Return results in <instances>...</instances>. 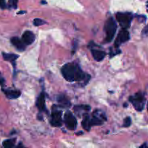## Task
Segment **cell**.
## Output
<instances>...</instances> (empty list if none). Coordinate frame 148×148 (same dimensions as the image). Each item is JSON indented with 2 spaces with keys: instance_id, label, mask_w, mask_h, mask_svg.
<instances>
[{
  "instance_id": "277c9868",
  "label": "cell",
  "mask_w": 148,
  "mask_h": 148,
  "mask_svg": "<svg viewBox=\"0 0 148 148\" xmlns=\"http://www.w3.org/2000/svg\"><path fill=\"white\" fill-rule=\"evenodd\" d=\"M116 20L123 28H129L131 23L133 16L129 12H118L115 15Z\"/></svg>"
},
{
  "instance_id": "9c48e42d",
  "label": "cell",
  "mask_w": 148,
  "mask_h": 148,
  "mask_svg": "<svg viewBox=\"0 0 148 148\" xmlns=\"http://www.w3.org/2000/svg\"><path fill=\"white\" fill-rule=\"evenodd\" d=\"M35 35L31 31H26L22 36V40L26 45H30L35 40Z\"/></svg>"
},
{
  "instance_id": "603a6c76",
  "label": "cell",
  "mask_w": 148,
  "mask_h": 148,
  "mask_svg": "<svg viewBox=\"0 0 148 148\" xmlns=\"http://www.w3.org/2000/svg\"><path fill=\"white\" fill-rule=\"evenodd\" d=\"M143 34L146 35V36H148V25L147 26V27H145V29H144V30H143Z\"/></svg>"
},
{
  "instance_id": "5b68a950",
  "label": "cell",
  "mask_w": 148,
  "mask_h": 148,
  "mask_svg": "<svg viewBox=\"0 0 148 148\" xmlns=\"http://www.w3.org/2000/svg\"><path fill=\"white\" fill-rule=\"evenodd\" d=\"M64 122L67 128L70 130H75L77 127V120L73 114L67 111L64 116Z\"/></svg>"
},
{
  "instance_id": "2e32d148",
  "label": "cell",
  "mask_w": 148,
  "mask_h": 148,
  "mask_svg": "<svg viewBox=\"0 0 148 148\" xmlns=\"http://www.w3.org/2000/svg\"><path fill=\"white\" fill-rule=\"evenodd\" d=\"M16 139H10V140H7L3 142V146L6 148H11L14 147L15 144Z\"/></svg>"
},
{
  "instance_id": "7c38bea8",
  "label": "cell",
  "mask_w": 148,
  "mask_h": 148,
  "mask_svg": "<svg viewBox=\"0 0 148 148\" xmlns=\"http://www.w3.org/2000/svg\"><path fill=\"white\" fill-rule=\"evenodd\" d=\"M3 91L7 98L11 100L16 99V98H19L20 95V91L16 90H3Z\"/></svg>"
},
{
  "instance_id": "6da1fadb",
  "label": "cell",
  "mask_w": 148,
  "mask_h": 148,
  "mask_svg": "<svg viewBox=\"0 0 148 148\" xmlns=\"http://www.w3.org/2000/svg\"><path fill=\"white\" fill-rule=\"evenodd\" d=\"M62 74L65 79L68 82H79L85 79H89V75L84 73L80 66L74 62H71L64 65L62 68Z\"/></svg>"
},
{
  "instance_id": "ac0fdd59",
  "label": "cell",
  "mask_w": 148,
  "mask_h": 148,
  "mask_svg": "<svg viewBox=\"0 0 148 148\" xmlns=\"http://www.w3.org/2000/svg\"><path fill=\"white\" fill-rule=\"evenodd\" d=\"M58 101H59V103H60L61 105L63 106L68 107L71 106V103L69 102V101H68L67 98H65V97L64 96L59 97V98H58Z\"/></svg>"
},
{
  "instance_id": "d6986e66",
  "label": "cell",
  "mask_w": 148,
  "mask_h": 148,
  "mask_svg": "<svg viewBox=\"0 0 148 148\" xmlns=\"http://www.w3.org/2000/svg\"><path fill=\"white\" fill-rule=\"evenodd\" d=\"M44 24H45V21H44L41 19L36 18L33 20V25H34L35 26H40Z\"/></svg>"
},
{
  "instance_id": "44dd1931",
  "label": "cell",
  "mask_w": 148,
  "mask_h": 148,
  "mask_svg": "<svg viewBox=\"0 0 148 148\" xmlns=\"http://www.w3.org/2000/svg\"><path fill=\"white\" fill-rule=\"evenodd\" d=\"M17 2H18V0H9V4H10V7L14 9L17 8Z\"/></svg>"
},
{
  "instance_id": "cb8c5ba5",
  "label": "cell",
  "mask_w": 148,
  "mask_h": 148,
  "mask_svg": "<svg viewBox=\"0 0 148 148\" xmlns=\"http://www.w3.org/2000/svg\"><path fill=\"white\" fill-rule=\"evenodd\" d=\"M148 147V145L147 144H145V145H142V146H141V147Z\"/></svg>"
},
{
  "instance_id": "5bb4252c",
  "label": "cell",
  "mask_w": 148,
  "mask_h": 148,
  "mask_svg": "<svg viewBox=\"0 0 148 148\" xmlns=\"http://www.w3.org/2000/svg\"><path fill=\"white\" fill-rule=\"evenodd\" d=\"M82 127L86 131H89L91 129V121H90V116L89 115H84V119L82 120Z\"/></svg>"
},
{
  "instance_id": "30bf717a",
  "label": "cell",
  "mask_w": 148,
  "mask_h": 148,
  "mask_svg": "<svg viewBox=\"0 0 148 148\" xmlns=\"http://www.w3.org/2000/svg\"><path fill=\"white\" fill-rule=\"evenodd\" d=\"M11 43L17 50L19 51H24L26 49V44L23 40H20L17 37H13L11 38Z\"/></svg>"
},
{
  "instance_id": "484cf974",
  "label": "cell",
  "mask_w": 148,
  "mask_h": 148,
  "mask_svg": "<svg viewBox=\"0 0 148 148\" xmlns=\"http://www.w3.org/2000/svg\"><path fill=\"white\" fill-rule=\"evenodd\" d=\"M147 111H148V103H147Z\"/></svg>"
},
{
  "instance_id": "d4e9b609",
  "label": "cell",
  "mask_w": 148,
  "mask_h": 148,
  "mask_svg": "<svg viewBox=\"0 0 148 148\" xmlns=\"http://www.w3.org/2000/svg\"><path fill=\"white\" fill-rule=\"evenodd\" d=\"M25 12H26L25 11H21V12H19L18 14H23V13H25Z\"/></svg>"
},
{
  "instance_id": "ffe728a7",
  "label": "cell",
  "mask_w": 148,
  "mask_h": 148,
  "mask_svg": "<svg viewBox=\"0 0 148 148\" xmlns=\"http://www.w3.org/2000/svg\"><path fill=\"white\" fill-rule=\"evenodd\" d=\"M131 124V119L130 117H126L123 121V127H129Z\"/></svg>"
},
{
  "instance_id": "ba28073f",
  "label": "cell",
  "mask_w": 148,
  "mask_h": 148,
  "mask_svg": "<svg viewBox=\"0 0 148 148\" xmlns=\"http://www.w3.org/2000/svg\"><path fill=\"white\" fill-rule=\"evenodd\" d=\"M50 123L53 127H60L62 125V112L59 111H53Z\"/></svg>"
},
{
  "instance_id": "7a4b0ae2",
  "label": "cell",
  "mask_w": 148,
  "mask_h": 148,
  "mask_svg": "<svg viewBox=\"0 0 148 148\" xmlns=\"http://www.w3.org/2000/svg\"><path fill=\"white\" fill-rule=\"evenodd\" d=\"M117 30V24L113 17H110L104 24V31L106 33V42H110L113 39Z\"/></svg>"
},
{
  "instance_id": "3957f363",
  "label": "cell",
  "mask_w": 148,
  "mask_h": 148,
  "mask_svg": "<svg viewBox=\"0 0 148 148\" xmlns=\"http://www.w3.org/2000/svg\"><path fill=\"white\" fill-rule=\"evenodd\" d=\"M129 101L133 106L135 109L138 111H142L145 107V98L142 92H139L129 98Z\"/></svg>"
},
{
  "instance_id": "8fae6325",
  "label": "cell",
  "mask_w": 148,
  "mask_h": 148,
  "mask_svg": "<svg viewBox=\"0 0 148 148\" xmlns=\"http://www.w3.org/2000/svg\"><path fill=\"white\" fill-rule=\"evenodd\" d=\"M91 54H92L93 58L94 59V60H96L97 62H101L102 60L104 59L105 57V52H104L103 51L100 50H96V49H91Z\"/></svg>"
},
{
  "instance_id": "4fadbf2b",
  "label": "cell",
  "mask_w": 148,
  "mask_h": 148,
  "mask_svg": "<svg viewBox=\"0 0 148 148\" xmlns=\"http://www.w3.org/2000/svg\"><path fill=\"white\" fill-rule=\"evenodd\" d=\"M36 106L40 111H43L45 110V95L44 92H41L39 95L37 102H36Z\"/></svg>"
},
{
  "instance_id": "e0dca14e",
  "label": "cell",
  "mask_w": 148,
  "mask_h": 148,
  "mask_svg": "<svg viewBox=\"0 0 148 148\" xmlns=\"http://www.w3.org/2000/svg\"><path fill=\"white\" fill-rule=\"evenodd\" d=\"M74 110L76 113H79L80 111H81L82 110H84L86 111H89L90 110V106H89L86 105H81V106H76L74 108Z\"/></svg>"
},
{
  "instance_id": "7402d4cb",
  "label": "cell",
  "mask_w": 148,
  "mask_h": 148,
  "mask_svg": "<svg viewBox=\"0 0 148 148\" xmlns=\"http://www.w3.org/2000/svg\"><path fill=\"white\" fill-rule=\"evenodd\" d=\"M0 7L1 9L7 8V4H6L5 0H0Z\"/></svg>"
},
{
  "instance_id": "8992f818",
  "label": "cell",
  "mask_w": 148,
  "mask_h": 148,
  "mask_svg": "<svg viewBox=\"0 0 148 148\" xmlns=\"http://www.w3.org/2000/svg\"><path fill=\"white\" fill-rule=\"evenodd\" d=\"M105 120V115H104V113L100 111H95L93 113L92 116L90 117V121H91V126L101 125L104 123Z\"/></svg>"
},
{
  "instance_id": "52a82bcc",
  "label": "cell",
  "mask_w": 148,
  "mask_h": 148,
  "mask_svg": "<svg viewBox=\"0 0 148 148\" xmlns=\"http://www.w3.org/2000/svg\"><path fill=\"white\" fill-rule=\"evenodd\" d=\"M129 38H130V34H129V31L126 29L123 28V30H120V33L118 35L117 38L115 41V46L116 47H118L120 44L128 41Z\"/></svg>"
},
{
  "instance_id": "9a60e30c",
  "label": "cell",
  "mask_w": 148,
  "mask_h": 148,
  "mask_svg": "<svg viewBox=\"0 0 148 148\" xmlns=\"http://www.w3.org/2000/svg\"><path fill=\"white\" fill-rule=\"evenodd\" d=\"M3 58L5 61H8V62H13L18 58V55L14 54V53H2Z\"/></svg>"
}]
</instances>
